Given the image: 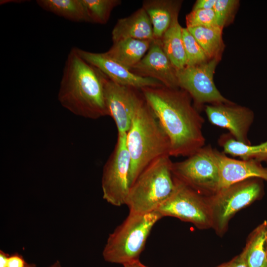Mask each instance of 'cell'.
Masks as SVG:
<instances>
[{
  "mask_svg": "<svg viewBox=\"0 0 267 267\" xmlns=\"http://www.w3.org/2000/svg\"><path fill=\"white\" fill-rule=\"evenodd\" d=\"M170 156H161L150 163L130 188L126 205L129 212L155 211L173 192L175 183Z\"/></svg>",
  "mask_w": 267,
  "mask_h": 267,
  "instance_id": "277c9868",
  "label": "cell"
},
{
  "mask_svg": "<svg viewBox=\"0 0 267 267\" xmlns=\"http://www.w3.org/2000/svg\"><path fill=\"white\" fill-rule=\"evenodd\" d=\"M223 153L242 160H254L267 164V140L260 144L252 145L237 141L229 133L223 134L218 140Z\"/></svg>",
  "mask_w": 267,
  "mask_h": 267,
  "instance_id": "44dd1931",
  "label": "cell"
},
{
  "mask_svg": "<svg viewBox=\"0 0 267 267\" xmlns=\"http://www.w3.org/2000/svg\"><path fill=\"white\" fill-rule=\"evenodd\" d=\"M220 57L177 70L179 88L186 91L197 105L233 103L222 95L214 82V74Z\"/></svg>",
  "mask_w": 267,
  "mask_h": 267,
  "instance_id": "30bf717a",
  "label": "cell"
},
{
  "mask_svg": "<svg viewBox=\"0 0 267 267\" xmlns=\"http://www.w3.org/2000/svg\"><path fill=\"white\" fill-rule=\"evenodd\" d=\"M170 142V156L188 157L205 146L204 120L184 90L165 86L140 89Z\"/></svg>",
  "mask_w": 267,
  "mask_h": 267,
  "instance_id": "6da1fadb",
  "label": "cell"
},
{
  "mask_svg": "<svg viewBox=\"0 0 267 267\" xmlns=\"http://www.w3.org/2000/svg\"><path fill=\"white\" fill-rule=\"evenodd\" d=\"M49 267H61V265L58 261H56L53 264Z\"/></svg>",
  "mask_w": 267,
  "mask_h": 267,
  "instance_id": "d6a6232c",
  "label": "cell"
},
{
  "mask_svg": "<svg viewBox=\"0 0 267 267\" xmlns=\"http://www.w3.org/2000/svg\"><path fill=\"white\" fill-rule=\"evenodd\" d=\"M220 172L219 190L252 178L267 181V168L254 160H236L216 149Z\"/></svg>",
  "mask_w": 267,
  "mask_h": 267,
  "instance_id": "9a60e30c",
  "label": "cell"
},
{
  "mask_svg": "<svg viewBox=\"0 0 267 267\" xmlns=\"http://www.w3.org/2000/svg\"><path fill=\"white\" fill-rule=\"evenodd\" d=\"M105 79L104 74L83 59L73 47L65 61L58 100L77 116L91 119L108 116Z\"/></svg>",
  "mask_w": 267,
  "mask_h": 267,
  "instance_id": "7a4b0ae2",
  "label": "cell"
},
{
  "mask_svg": "<svg viewBox=\"0 0 267 267\" xmlns=\"http://www.w3.org/2000/svg\"><path fill=\"white\" fill-rule=\"evenodd\" d=\"M202 47L209 59L219 57L222 46V30L218 28H186Z\"/></svg>",
  "mask_w": 267,
  "mask_h": 267,
  "instance_id": "603a6c76",
  "label": "cell"
},
{
  "mask_svg": "<svg viewBox=\"0 0 267 267\" xmlns=\"http://www.w3.org/2000/svg\"><path fill=\"white\" fill-rule=\"evenodd\" d=\"M239 3L236 0H217L213 8L218 26L223 29Z\"/></svg>",
  "mask_w": 267,
  "mask_h": 267,
  "instance_id": "4316f807",
  "label": "cell"
},
{
  "mask_svg": "<svg viewBox=\"0 0 267 267\" xmlns=\"http://www.w3.org/2000/svg\"><path fill=\"white\" fill-rule=\"evenodd\" d=\"M176 14L167 31L160 40L161 45L171 62L177 70L186 66V57L183 46L182 29Z\"/></svg>",
  "mask_w": 267,
  "mask_h": 267,
  "instance_id": "d6986e66",
  "label": "cell"
},
{
  "mask_svg": "<svg viewBox=\"0 0 267 267\" xmlns=\"http://www.w3.org/2000/svg\"><path fill=\"white\" fill-rule=\"evenodd\" d=\"M78 54L113 82L137 89L164 86L158 80L138 76L108 56L105 52L95 53L75 47Z\"/></svg>",
  "mask_w": 267,
  "mask_h": 267,
  "instance_id": "4fadbf2b",
  "label": "cell"
},
{
  "mask_svg": "<svg viewBox=\"0 0 267 267\" xmlns=\"http://www.w3.org/2000/svg\"><path fill=\"white\" fill-rule=\"evenodd\" d=\"M130 167L126 134L118 135L114 149L104 166L101 178L103 198L110 204H126L130 188Z\"/></svg>",
  "mask_w": 267,
  "mask_h": 267,
  "instance_id": "9c48e42d",
  "label": "cell"
},
{
  "mask_svg": "<svg viewBox=\"0 0 267 267\" xmlns=\"http://www.w3.org/2000/svg\"><path fill=\"white\" fill-rule=\"evenodd\" d=\"M185 20L186 28L195 27L220 28L217 24L213 9L192 10L186 15Z\"/></svg>",
  "mask_w": 267,
  "mask_h": 267,
  "instance_id": "484cf974",
  "label": "cell"
},
{
  "mask_svg": "<svg viewBox=\"0 0 267 267\" xmlns=\"http://www.w3.org/2000/svg\"><path fill=\"white\" fill-rule=\"evenodd\" d=\"M262 267H267V262Z\"/></svg>",
  "mask_w": 267,
  "mask_h": 267,
  "instance_id": "e575fe53",
  "label": "cell"
},
{
  "mask_svg": "<svg viewBox=\"0 0 267 267\" xmlns=\"http://www.w3.org/2000/svg\"><path fill=\"white\" fill-rule=\"evenodd\" d=\"M217 0H198L193 5L192 10L213 9Z\"/></svg>",
  "mask_w": 267,
  "mask_h": 267,
  "instance_id": "f546056e",
  "label": "cell"
},
{
  "mask_svg": "<svg viewBox=\"0 0 267 267\" xmlns=\"http://www.w3.org/2000/svg\"><path fill=\"white\" fill-rule=\"evenodd\" d=\"M90 23L104 24L113 9L121 3L120 0H82Z\"/></svg>",
  "mask_w": 267,
  "mask_h": 267,
  "instance_id": "cb8c5ba5",
  "label": "cell"
},
{
  "mask_svg": "<svg viewBox=\"0 0 267 267\" xmlns=\"http://www.w3.org/2000/svg\"><path fill=\"white\" fill-rule=\"evenodd\" d=\"M183 46L186 57V66H193L210 60L195 38L186 28H182Z\"/></svg>",
  "mask_w": 267,
  "mask_h": 267,
  "instance_id": "d4e9b609",
  "label": "cell"
},
{
  "mask_svg": "<svg viewBox=\"0 0 267 267\" xmlns=\"http://www.w3.org/2000/svg\"><path fill=\"white\" fill-rule=\"evenodd\" d=\"M263 180L259 178L248 179L207 197L212 228L218 235L222 236L226 232L229 221L238 211L262 197L264 192Z\"/></svg>",
  "mask_w": 267,
  "mask_h": 267,
  "instance_id": "8992f818",
  "label": "cell"
},
{
  "mask_svg": "<svg viewBox=\"0 0 267 267\" xmlns=\"http://www.w3.org/2000/svg\"><path fill=\"white\" fill-rule=\"evenodd\" d=\"M126 144L131 159L130 187L153 161L170 156L169 139L145 99L126 134Z\"/></svg>",
  "mask_w": 267,
  "mask_h": 267,
  "instance_id": "3957f363",
  "label": "cell"
},
{
  "mask_svg": "<svg viewBox=\"0 0 267 267\" xmlns=\"http://www.w3.org/2000/svg\"><path fill=\"white\" fill-rule=\"evenodd\" d=\"M25 267H37L34 264H29L27 263Z\"/></svg>",
  "mask_w": 267,
  "mask_h": 267,
  "instance_id": "836d02e7",
  "label": "cell"
},
{
  "mask_svg": "<svg viewBox=\"0 0 267 267\" xmlns=\"http://www.w3.org/2000/svg\"><path fill=\"white\" fill-rule=\"evenodd\" d=\"M126 39L154 40L152 25L143 8L118 20L112 31L113 43Z\"/></svg>",
  "mask_w": 267,
  "mask_h": 267,
  "instance_id": "2e32d148",
  "label": "cell"
},
{
  "mask_svg": "<svg viewBox=\"0 0 267 267\" xmlns=\"http://www.w3.org/2000/svg\"><path fill=\"white\" fill-rule=\"evenodd\" d=\"M26 264L21 256L15 254L9 256L6 267H25Z\"/></svg>",
  "mask_w": 267,
  "mask_h": 267,
  "instance_id": "f1b7e54d",
  "label": "cell"
},
{
  "mask_svg": "<svg viewBox=\"0 0 267 267\" xmlns=\"http://www.w3.org/2000/svg\"><path fill=\"white\" fill-rule=\"evenodd\" d=\"M205 111L212 124L227 129L237 141L251 144L248 133L254 119L252 110L233 103L207 105Z\"/></svg>",
  "mask_w": 267,
  "mask_h": 267,
  "instance_id": "7c38bea8",
  "label": "cell"
},
{
  "mask_svg": "<svg viewBox=\"0 0 267 267\" xmlns=\"http://www.w3.org/2000/svg\"><path fill=\"white\" fill-rule=\"evenodd\" d=\"M248 267H262L267 262V222L264 221L250 234L240 253Z\"/></svg>",
  "mask_w": 267,
  "mask_h": 267,
  "instance_id": "ffe728a7",
  "label": "cell"
},
{
  "mask_svg": "<svg viewBox=\"0 0 267 267\" xmlns=\"http://www.w3.org/2000/svg\"><path fill=\"white\" fill-rule=\"evenodd\" d=\"M157 212L129 214L109 234L102 252L105 261L126 264L139 260L154 224L161 218Z\"/></svg>",
  "mask_w": 267,
  "mask_h": 267,
  "instance_id": "5b68a950",
  "label": "cell"
},
{
  "mask_svg": "<svg viewBox=\"0 0 267 267\" xmlns=\"http://www.w3.org/2000/svg\"><path fill=\"white\" fill-rule=\"evenodd\" d=\"M216 267H248V266L244 258L240 254L230 261Z\"/></svg>",
  "mask_w": 267,
  "mask_h": 267,
  "instance_id": "83f0119b",
  "label": "cell"
},
{
  "mask_svg": "<svg viewBox=\"0 0 267 267\" xmlns=\"http://www.w3.org/2000/svg\"><path fill=\"white\" fill-rule=\"evenodd\" d=\"M137 89L118 84L105 76L104 95L108 116L114 120L118 135L127 134L144 101Z\"/></svg>",
  "mask_w": 267,
  "mask_h": 267,
  "instance_id": "8fae6325",
  "label": "cell"
},
{
  "mask_svg": "<svg viewBox=\"0 0 267 267\" xmlns=\"http://www.w3.org/2000/svg\"><path fill=\"white\" fill-rule=\"evenodd\" d=\"M44 10L75 22H89L82 0H38Z\"/></svg>",
  "mask_w": 267,
  "mask_h": 267,
  "instance_id": "7402d4cb",
  "label": "cell"
},
{
  "mask_svg": "<svg viewBox=\"0 0 267 267\" xmlns=\"http://www.w3.org/2000/svg\"><path fill=\"white\" fill-rule=\"evenodd\" d=\"M9 256L2 251H0V267H6Z\"/></svg>",
  "mask_w": 267,
  "mask_h": 267,
  "instance_id": "4dcf8cb0",
  "label": "cell"
},
{
  "mask_svg": "<svg viewBox=\"0 0 267 267\" xmlns=\"http://www.w3.org/2000/svg\"><path fill=\"white\" fill-rule=\"evenodd\" d=\"M152 41L123 39L113 43L112 46L105 53L131 70L146 54Z\"/></svg>",
  "mask_w": 267,
  "mask_h": 267,
  "instance_id": "ac0fdd59",
  "label": "cell"
},
{
  "mask_svg": "<svg viewBox=\"0 0 267 267\" xmlns=\"http://www.w3.org/2000/svg\"><path fill=\"white\" fill-rule=\"evenodd\" d=\"M180 1L145 0L142 7L151 21L154 40L160 41L170 27L174 16L178 14Z\"/></svg>",
  "mask_w": 267,
  "mask_h": 267,
  "instance_id": "e0dca14e",
  "label": "cell"
},
{
  "mask_svg": "<svg viewBox=\"0 0 267 267\" xmlns=\"http://www.w3.org/2000/svg\"><path fill=\"white\" fill-rule=\"evenodd\" d=\"M174 177L205 197L220 188V172L216 149L205 145L181 161L172 163Z\"/></svg>",
  "mask_w": 267,
  "mask_h": 267,
  "instance_id": "52a82bcc",
  "label": "cell"
},
{
  "mask_svg": "<svg viewBox=\"0 0 267 267\" xmlns=\"http://www.w3.org/2000/svg\"><path fill=\"white\" fill-rule=\"evenodd\" d=\"M131 71L141 77L155 79L167 88H179L177 70L164 51L159 40L152 42L146 54Z\"/></svg>",
  "mask_w": 267,
  "mask_h": 267,
  "instance_id": "5bb4252c",
  "label": "cell"
},
{
  "mask_svg": "<svg viewBox=\"0 0 267 267\" xmlns=\"http://www.w3.org/2000/svg\"><path fill=\"white\" fill-rule=\"evenodd\" d=\"M174 178L175 187L173 192L155 211L162 217H175L191 222L199 229L212 227V218L207 197L175 177Z\"/></svg>",
  "mask_w": 267,
  "mask_h": 267,
  "instance_id": "ba28073f",
  "label": "cell"
},
{
  "mask_svg": "<svg viewBox=\"0 0 267 267\" xmlns=\"http://www.w3.org/2000/svg\"><path fill=\"white\" fill-rule=\"evenodd\" d=\"M124 267H147L142 264L139 260H137L132 263L123 265Z\"/></svg>",
  "mask_w": 267,
  "mask_h": 267,
  "instance_id": "1f68e13d",
  "label": "cell"
}]
</instances>
